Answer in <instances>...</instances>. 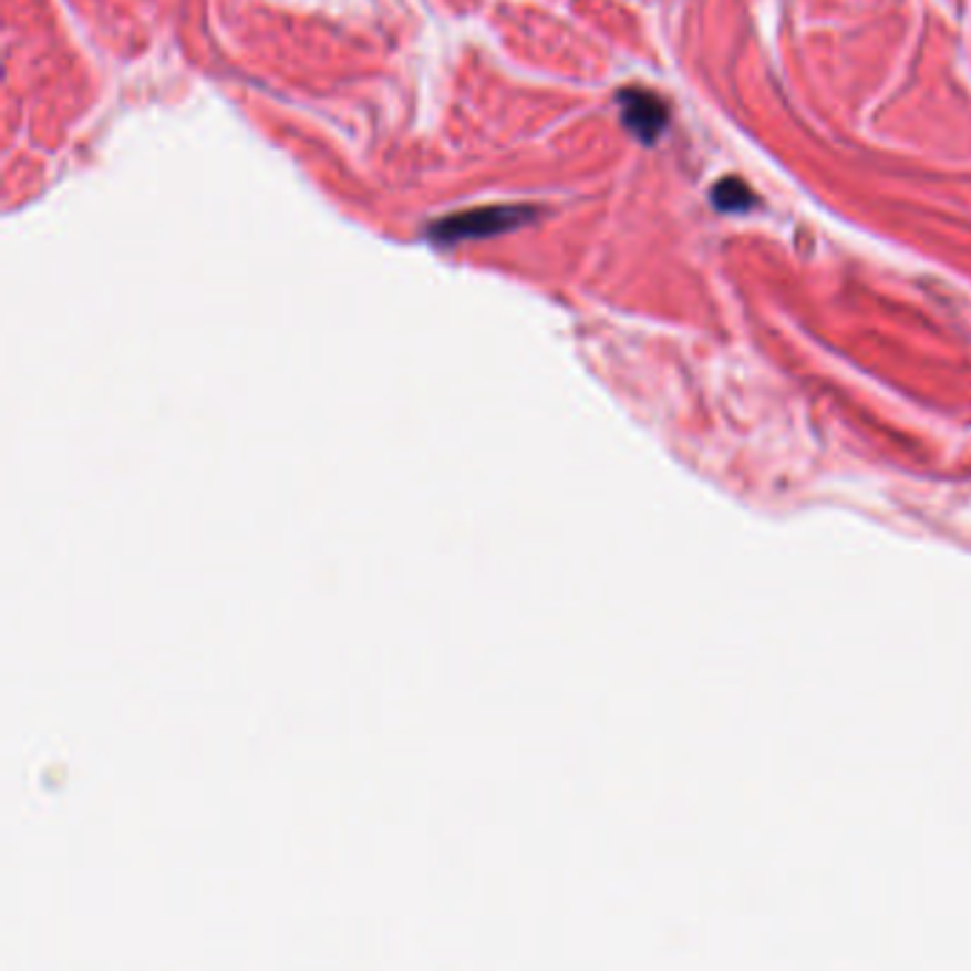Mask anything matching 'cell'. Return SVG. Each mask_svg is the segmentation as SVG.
I'll use <instances>...</instances> for the list:
<instances>
[{
  "instance_id": "6da1fadb",
  "label": "cell",
  "mask_w": 971,
  "mask_h": 971,
  "mask_svg": "<svg viewBox=\"0 0 971 971\" xmlns=\"http://www.w3.org/2000/svg\"><path fill=\"white\" fill-rule=\"evenodd\" d=\"M527 217V211H519V206L510 208H482V211H467L459 217L440 223L433 228L436 237L445 240H465V237H487V234H499L505 228L519 226Z\"/></svg>"
},
{
  "instance_id": "7a4b0ae2",
  "label": "cell",
  "mask_w": 971,
  "mask_h": 971,
  "mask_svg": "<svg viewBox=\"0 0 971 971\" xmlns=\"http://www.w3.org/2000/svg\"><path fill=\"white\" fill-rule=\"evenodd\" d=\"M621 112H624L627 126L647 143H650L667 123V112L659 103V97H652V94L647 92H621Z\"/></svg>"
},
{
  "instance_id": "3957f363",
  "label": "cell",
  "mask_w": 971,
  "mask_h": 971,
  "mask_svg": "<svg viewBox=\"0 0 971 971\" xmlns=\"http://www.w3.org/2000/svg\"><path fill=\"white\" fill-rule=\"evenodd\" d=\"M744 197H746L744 183L726 180L715 188V203H719L721 208H726V211H730V208H738L741 203H744Z\"/></svg>"
}]
</instances>
